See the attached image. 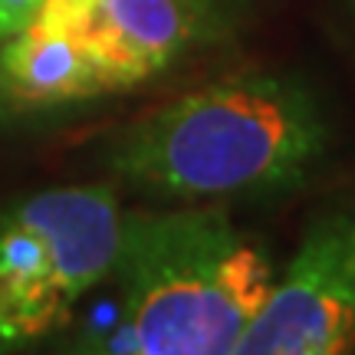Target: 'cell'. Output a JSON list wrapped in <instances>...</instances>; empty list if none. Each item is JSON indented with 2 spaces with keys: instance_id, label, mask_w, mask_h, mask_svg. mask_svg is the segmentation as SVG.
<instances>
[{
  "instance_id": "cell-1",
  "label": "cell",
  "mask_w": 355,
  "mask_h": 355,
  "mask_svg": "<svg viewBox=\"0 0 355 355\" xmlns=\"http://www.w3.org/2000/svg\"><path fill=\"white\" fill-rule=\"evenodd\" d=\"M326 119L293 79L247 73L135 119L109 145L115 175L145 191L204 201L300 184L326 152Z\"/></svg>"
},
{
  "instance_id": "cell-2",
  "label": "cell",
  "mask_w": 355,
  "mask_h": 355,
  "mask_svg": "<svg viewBox=\"0 0 355 355\" xmlns=\"http://www.w3.org/2000/svg\"><path fill=\"white\" fill-rule=\"evenodd\" d=\"M115 273L145 355H230L273 286L266 254L224 211L125 217Z\"/></svg>"
},
{
  "instance_id": "cell-3",
  "label": "cell",
  "mask_w": 355,
  "mask_h": 355,
  "mask_svg": "<svg viewBox=\"0 0 355 355\" xmlns=\"http://www.w3.org/2000/svg\"><path fill=\"white\" fill-rule=\"evenodd\" d=\"M125 217L109 188H53L0 211V355L60 329L115 273Z\"/></svg>"
},
{
  "instance_id": "cell-4",
  "label": "cell",
  "mask_w": 355,
  "mask_h": 355,
  "mask_svg": "<svg viewBox=\"0 0 355 355\" xmlns=\"http://www.w3.org/2000/svg\"><path fill=\"white\" fill-rule=\"evenodd\" d=\"M230 355H355V188L313 217Z\"/></svg>"
},
{
  "instance_id": "cell-5",
  "label": "cell",
  "mask_w": 355,
  "mask_h": 355,
  "mask_svg": "<svg viewBox=\"0 0 355 355\" xmlns=\"http://www.w3.org/2000/svg\"><path fill=\"white\" fill-rule=\"evenodd\" d=\"M37 24L76 37L102 96L158 76L214 30L211 0H43Z\"/></svg>"
},
{
  "instance_id": "cell-6",
  "label": "cell",
  "mask_w": 355,
  "mask_h": 355,
  "mask_svg": "<svg viewBox=\"0 0 355 355\" xmlns=\"http://www.w3.org/2000/svg\"><path fill=\"white\" fill-rule=\"evenodd\" d=\"M0 89L20 105H63L102 96L76 37L37 20L0 43Z\"/></svg>"
},
{
  "instance_id": "cell-7",
  "label": "cell",
  "mask_w": 355,
  "mask_h": 355,
  "mask_svg": "<svg viewBox=\"0 0 355 355\" xmlns=\"http://www.w3.org/2000/svg\"><path fill=\"white\" fill-rule=\"evenodd\" d=\"M43 0H0V43L24 33L37 20Z\"/></svg>"
}]
</instances>
